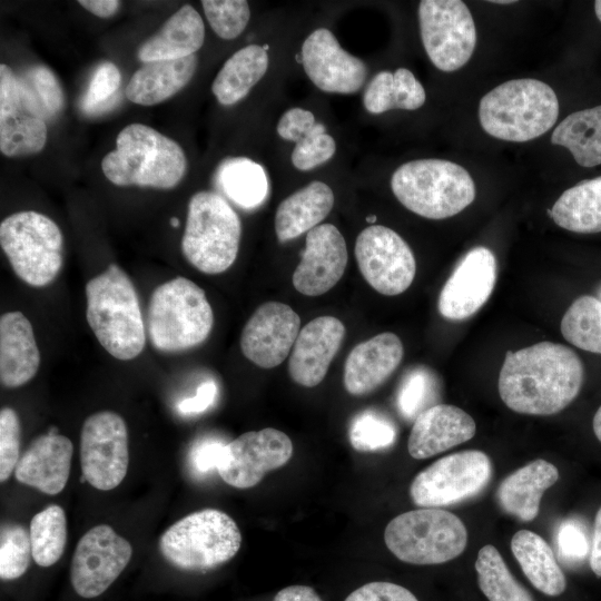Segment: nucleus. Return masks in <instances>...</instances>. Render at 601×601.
<instances>
[{"mask_svg":"<svg viewBox=\"0 0 601 601\" xmlns=\"http://www.w3.org/2000/svg\"><path fill=\"white\" fill-rule=\"evenodd\" d=\"M128 464V430L122 416L112 411L88 416L80 434V465L85 480L97 490H112L125 479Z\"/></svg>","mask_w":601,"mask_h":601,"instance_id":"nucleus-13","label":"nucleus"},{"mask_svg":"<svg viewBox=\"0 0 601 601\" xmlns=\"http://www.w3.org/2000/svg\"><path fill=\"white\" fill-rule=\"evenodd\" d=\"M205 26L198 11L183 6L162 27L138 48V59L146 63L190 57L204 45Z\"/></svg>","mask_w":601,"mask_h":601,"instance_id":"nucleus-27","label":"nucleus"},{"mask_svg":"<svg viewBox=\"0 0 601 601\" xmlns=\"http://www.w3.org/2000/svg\"><path fill=\"white\" fill-rule=\"evenodd\" d=\"M0 245L13 273L32 287H45L63 264V237L59 226L35 210L14 213L0 224Z\"/></svg>","mask_w":601,"mask_h":601,"instance_id":"nucleus-10","label":"nucleus"},{"mask_svg":"<svg viewBox=\"0 0 601 601\" xmlns=\"http://www.w3.org/2000/svg\"><path fill=\"white\" fill-rule=\"evenodd\" d=\"M404 354L400 337L391 332L357 344L344 366V386L352 395H365L381 386L397 368Z\"/></svg>","mask_w":601,"mask_h":601,"instance_id":"nucleus-25","label":"nucleus"},{"mask_svg":"<svg viewBox=\"0 0 601 601\" xmlns=\"http://www.w3.org/2000/svg\"><path fill=\"white\" fill-rule=\"evenodd\" d=\"M30 91L7 65H0V150L7 157L41 151L47 125Z\"/></svg>","mask_w":601,"mask_h":601,"instance_id":"nucleus-17","label":"nucleus"},{"mask_svg":"<svg viewBox=\"0 0 601 601\" xmlns=\"http://www.w3.org/2000/svg\"><path fill=\"white\" fill-rule=\"evenodd\" d=\"M561 228L579 234L601 231V176L578 183L548 210Z\"/></svg>","mask_w":601,"mask_h":601,"instance_id":"nucleus-34","label":"nucleus"},{"mask_svg":"<svg viewBox=\"0 0 601 601\" xmlns=\"http://www.w3.org/2000/svg\"><path fill=\"white\" fill-rule=\"evenodd\" d=\"M197 63L196 55L177 60L146 62L129 80L125 89L126 97L141 106L162 102L191 80Z\"/></svg>","mask_w":601,"mask_h":601,"instance_id":"nucleus-29","label":"nucleus"},{"mask_svg":"<svg viewBox=\"0 0 601 601\" xmlns=\"http://www.w3.org/2000/svg\"><path fill=\"white\" fill-rule=\"evenodd\" d=\"M511 550L535 589L550 597L564 592L565 577L551 546L539 534L529 530L518 531L512 536Z\"/></svg>","mask_w":601,"mask_h":601,"instance_id":"nucleus-32","label":"nucleus"},{"mask_svg":"<svg viewBox=\"0 0 601 601\" xmlns=\"http://www.w3.org/2000/svg\"><path fill=\"white\" fill-rule=\"evenodd\" d=\"M347 248L342 233L332 224L309 230L305 249L294 270L295 289L306 296H319L342 278L347 265Z\"/></svg>","mask_w":601,"mask_h":601,"instance_id":"nucleus-21","label":"nucleus"},{"mask_svg":"<svg viewBox=\"0 0 601 601\" xmlns=\"http://www.w3.org/2000/svg\"><path fill=\"white\" fill-rule=\"evenodd\" d=\"M226 443L213 436L201 437L190 447L188 462L197 476H206L217 471Z\"/></svg>","mask_w":601,"mask_h":601,"instance_id":"nucleus-49","label":"nucleus"},{"mask_svg":"<svg viewBox=\"0 0 601 601\" xmlns=\"http://www.w3.org/2000/svg\"><path fill=\"white\" fill-rule=\"evenodd\" d=\"M242 545L236 522L217 509L187 514L159 538L162 558L186 572H206L231 560Z\"/></svg>","mask_w":601,"mask_h":601,"instance_id":"nucleus-7","label":"nucleus"},{"mask_svg":"<svg viewBox=\"0 0 601 601\" xmlns=\"http://www.w3.org/2000/svg\"><path fill=\"white\" fill-rule=\"evenodd\" d=\"M277 132L283 139L295 142L292 162L299 170H311L326 162L336 151L335 140L325 126L302 108L287 110L277 124Z\"/></svg>","mask_w":601,"mask_h":601,"instance_id":"nucleus-31","label":"nucleus"},{"mask_svg":"<svg viewBox=\"0 0 601 601\" xmlns=\"http://www.w3.org/2000/svg\"><path fill=\"white\" fill-rule=\"evenodd\" d=\"M345 336L344 324L334 316H319L307 323L294 343L288 359L293 381L305 387L318 385Z\"/></svg>","mask_w":601,"mask_h":601,"instance_id":"nucleus-22","label":"nucleus"},{"mask_svg":"<svg viewBox=\"0 0 601 601\" xmlns=\"http://www.w3.org/2000/svg\"><path fill=\"white\" fill-rule=\"evenodd\" d=\"M29 533L33 561L42 568L53 565L67 543L65 510L58 504L46 506L31 519Z\"/></svg>","mask_w":601,"mask_h":601,"instance_id":"nucleus-39","label":"nucleus"},{"mask_svg":"<svg viewBox=\"0 0 601 601\" xmlns=\"http://www.w3.org/2000/svg\"><path fill=\"white\" fill-rule=\"evenodd\" d=\"M348 437L356 451L375 452L393 445L396 440V427L387 416L367 410L352 420Z\"/></svg>","mask_w":601,"mask_h":601,"instance_id":"nucleus-42","label":"nucleus"},{"mask_svg":"<svg viewBox=\"0 0 601 601\" xmlns=\"http://www.w3.org/2000/svg\"><path fill=\"white\" fill-rule=\"evenodd\" d=\"M479 588L489 601H534L510 572L497 549L484 545L475 561Z\"/></svg>","mask_w":601,"mask_h":601,"instance_id":"nucleus-38","label":"nucleus"},{"mask_svg":"<svg viewBox=\"0 0 601 601\" xmlns=\"http://www.w3.org/2000/svg\"><path fill=\"white\" fill-rule=\"evenodd\" d=\"M397 200L428 219H444L461 213L475 198L469 171L444 159H417L403 164L391 178Z\"/></svg>","mask_w":601,"mask_h":601,"instance_id":"nucleus-6","label":"nucleus"},{"mask_svg":"<svg viewBox=\"0 0 601 601\" xmlns=\"http://www.w3.org/2000/svg\"><path fill=\"white\" fill-rule=\"evenodd\" d=\"M215 179L225 196L243 209L257 208L268 194L264 168L249 158L225 159L219 164Z\"/></svg>","mask_w":601,"mask_h":601,"instance_id":"nucleus-37","label":"nucleus"},{"mask_svg":"<svg viewBox=\"0 0 601 601\" xmlns=\"http://www.w3.org/2000/svg\"><path fill=\"white\" fill-rule=\"evenodd\" d=\"M492 3H497V4H509V3H514L515 1L513 0H495V1H491Z\"/></svg>","mask_w":601,"mask_h":601,"instance_id":"nucleus-57","label":"nucleus"},{"mask_svg":"<svg viewBox=\"0 0 601 601\" xmlns=\"http://www.w3.org/2000/svg\"><path fill=\"white\" fill-rule=\"evenodd\" d=\"M86 318L100 345L115 358L130 361L146 344L136 288L127 273L109 264L85 288Z\"/></svg>","mask_w":601,"mask_h":601,"instance_id":"nucleus-2","label":"nucleus"},{"mask_svg":"<svg viewBox=\"0 0 601 601\" xmlns=\"http://www.w3.org/2000/svg\"><path fill=\"white\" fill-rule=\"evenodd\" d=\"M594 11H595L597 18H598L599 21L601 22V0H597V1L594 2Z\"/></svg>","mask_w":601,"mask_h":601,"instance_id":"nucleus-56","label":"nucleus"},{"mask_svg":"<svg viewBox=\"0 0 601 601\" xmlns=\"http://www.w3.org/2000/svg\"><path fill=\"white\" fill-rule=\"evenodd\" d=\"M40 366V352L33 328L19 311L0 317V382L16 388L30 382Z\"/></svg>","mask_w":601,"mask_h":601,"instance_id":"nucleus-26","label":"nucleus"},{"mask_svg":"<svg viewBox=\"0 0 601 601\" xmlns=\"http://www.w3.org/2000/svg\"><path fill=\"white\" fill-rule=\"evenodd\" d=\"M292 455L293 444L284 432L272 427L250 431L226 443L217 472L228 485L249 489L269 471L285 465Z\"/></svg>","mask_w":601,"mask_h":601,"instance_id":"nucleus-16","label":"nucleus"},{"mask_svg":"<svg viewBox=\"0 0 601 601\" xmlns=\"http://www.w3.org/2000/svg\"><path fill=\"white\" fill-rule=\"evenodd\" d=\"M78 3L99 18L114 16L120 7L117 0H79Z\"/></svg>","mask_w":601,"mask_h":601,"instance_id":"nucleus-54","label":"nucleus"},{"mask_svg":"<svg viewBox=\"0 0 601 601\" xmlns=\"http://www.w3.org/2000/svg\"><path fill=\"white\" fill-rule=\"evenodd\" d=\"M418 20L424 49L437 69L452 72L470 60L476 45V29L463 1L423 0Z\"/></svg>","mask_w":601,"mask_h":601,"instance_id":"nucleus-12","label":"nucleus"},{"mask_svg":"<svg viewBox=\"0 0 601 601\" xmlns=\"http://www.w3.org/2000/svg\"><path fill=\"white\" fill-rule=\"evenodd\" d=\"M300 61L311 81L325 92L354 93L366 80L365 63L345 51L325 28L314 30L306 38Z\"/></svg>","mask_w":601,"mask_h":601,"instance_id":"nucleus-20","label":"nucleus"},{"mask_svg":"<svg viewBox=\"0 0 601 601\" xmlns=\"http://www.w3.org/2000/svg\"><path fill=\"white\" fill-rule=\"evenodd\" d=\"M589 562L593 573L601 578V506L594 519Z\"/></svg>","mask_w":601,"mask_h":601,"instance_id":"nucleus-53","label":"nucleus"},{"mask_svg":"<svg viewBox=\"0 0 601 601\" xmlns=\"http://www.w3.org/2000/svg\"><path fill=\"white\" fill-rule=\"evenodd\" d=\"M334 200L331 187L317 180L285 198L275 214L278 240L286 243L317 227L332 210Z\"/></svg>","mask_w":601,"mask_h":601,"instance_id":"nucleus-30","label":"nucleus"},{"mask_svg":"<svg viewBox=\"0 0 601 601\" xmlns=\"http://www.w3.org/2000/svg\"><path fill=\"white\" fill-rule=\"evenodd\" d=\"M555 539L559 555L565 561L583 560L590 552L588 534L577 520L563 521L558 528Z\"/></svg>","mask_w":601,"mask_h":601,"instance_id":"nucleus-48","label":"nucleus"},{"mask_svg":"<svg viewBox=\"0 0 601 601\" xmlns=\"http://www.w3.org/2000/svg\"><path fill=\"white\" fill-rule=\"evenodd\" d=\"M559 480L552 463L539 459L506 476L497 489L502 509L521 521H532L540 510L543 493Z\"/></svg>","mask_w":601,"mask_h":601,"instance_id":"nucleus-28","label":"nucleus"},{"mask_svg":"<svg viewBox=\"0 0 601 601\" xmlns=\"http://www.w3.org/2000/svg\"><path fill=\"white\" fill-rule=\"evenodd\" d=\"M355 257L362 276L380 294H402L414 280V254L388 227L371 225L363 229L355 243Z\"/></svg>","mask_w":601,"mask_h":601,"instance_id":"nucleus-14","label":"nucleus"},{"mask_svg":"<svg viewBox=\"0 0 601 601\" xmlns=\"http://www.w3.org/2000/svg\"><path fill=\"white\" fill-rule=\"evenodd\" d=\"M170 224H171V226H174V227H178V225H179V219L176 218V217H173V218L170 219Z\"/></svg>","mask_w":601,"mask_h":601,"instance_id":"nucleus-58","label":"nucleus"},{"mask_svg":"<svg viewBox=\"0 0 601 601\" xmlns=\"http://www.w3.org/2000/svg\"><path fill=\"white\" fill-rule=\"evenodd\" d=\"M592 427L595 437L601 442V405L593 416Z\"/></svg>","mask_w":601,"mask_h":601,"instance_id":"nucleus-55","label":"nucleus"},{"mask_svg":"<svg viewBox=\"0 0 601 601\" xmlns=\"http://www.w3.org/2000/svg\"><path fill=\"white\" fill-rule=\"evenodd\" d=\"M560 329L570 344L601 354V302L591 295L578 297L564 313Z\"/></svg>","mask_w":601,"mask_h":601,"instance_id":"nucleus-40","label":"nucleus"},{"mask_svg":"<svg viewBox=\"0 0 601 601\" xmlns=\"http://www.w3.org/2000/svg\"><path fill=\"white\" fill-rule=\"evenodd\" d=\"M553 145L565 147L578 165H601V105L574 111L553 130Z\"/></svg>","mask_w":601,"mask_h":601,"instance_id":"nucleus-36","label":"nucleus"},{"mask_svg":"<svg viewBox=\"0 0 601 601\" xmlns=\"http://www.w3.org/2000/svg\"><path fill=\"white\" fill-rule=\"evenodd\" d=\"M120 82L121 75L115 63L110 61L100 63L80 100L81 110L88 115H96L111 108L117 101Z\"/></svg>","mask_w":601,"mask_h":601,"instance_id":"nucleus-45","label":"nucleus"},{"mask_svg":"<svg viewBox=\"0 0 601 601\" xmlns=\"http://www.w3.org/2000/svg\"><path fill=\"white\" fill-rule=\"evenodd\" d=\"M475 432L476 424L465 411L436 404L415 418L407 450L413 459H427L471 440Z\"/></svg>","mask_w":601,"mask_h":601,"instance_id":"nucleus-24","label":"nucleus"},{"mask_svg":"<svg viewBox=\"0 0 601 601\" xmlns=\"http://www.w3.org/2000/svg\"><path fill=\"white\" fill-rule=\"evenodd\" d=\"M439 382L434 372L417 366L402 378L396 393V406L401 415L412 421L427 408L436 405Z\"/></svg>","mask_w":601,"mask_h":601,"instance_id":"nucleus-41","label":"nucleus"},{"mask_svg":"<svg viewBox=\"0 0 601 601\" xmlns=\"http://www.w3.org/2000/svg\"><path fill=\"white\" fill-rule=\"evenodd\" d=\"M345 601H418L406 588L384 581L366 583L353 591Z\"/></svg>","mask_w":601,"mask_h":601,"instance_id":"nucleus-50","label":"nucleus"},{"mask_svg":"<svg viewBox=\"0 0 601 601\" xmlns=\"http://www.w3.org/2000/svg\"><path fill=\"white\" fill-rule=\"evenodd\" d=\"M387 549L401 561L430 565L459 556L467 543L464 523L453 513L423 508L395 516L384 531Z\"/></svg>","mask_w":601,"mask_h":601,"instance_id":"nucleus-9","label":"nucleus"},{"mask_svg":"<svg viewBox=\"0 0 601 601\" xmlns=\"http://www.w3.org/2000/svg\"><path fill=\"white\" fill-rule=\"evenodd\" d=\"M132 555L128 540L111 526L99 524L78 541L71 559L70 581L85 599L102 594L121 574Z\"/></svg>","mask_w":601,"mask_h":601,"instance_id":"nucleus-15","label":"nucleus"},{"mask_svg":"<svg viewBox=\"0 0 601 601\" xmlns=\"http://www.w3.org/2000/svg\"><path fill=\"white\" fill-rule=\"evenodd\" d=\"M491 474V460L484 452H456L421 471L410 486V495L416 505L424 508L456 504L483 491Z\"/></svg>","mask_w":601,"mask_h":601,"instance_id":"nucleus-11","label":"nucleus"},{"mask_svg":"<svg viewBox=\"0 0 601 601\" xmlns=\"http://www.w3.org/2000/svg\"><path fill=\"white\" fill-rule=\"evenodd\" d=\"M273 601H323V600L311 587L290 585L278 591Z\"/></svg>","mask_w":601,"mask_h":601,"instance_id":"nucleus-52","label":"nucleus"},{"mask_svg":"<svg viewBox=\"0 0 601 601\" xmlns=\"http://www.w3.org/2000/svg\"><path fill=\"white\" fill-rule=\"evenodd\" d=\"M201 6L211 29L225 40L237 38L250 18L248 2L244 0H203Z\"/></svg>","mask_w":601,"mask_h":601,"instance_id":"nucleus-44","label":"nucleus"},{"mask_svg":"<svg viewBox=\"0 0 601 601\" xmlns=\"http://www.w3.org/2000/svg\"><path fill=\"white\" fill-rule=\"evenodd\" d=\"M299 326L300 318L290 306L279 302L264 303L245 324L240 349L255 365L273 368L289 354Z\"/></svg>","mask_w":601,"mask_h":601,"instance_id":"nucleus-19","label":"nucleus"},{"mask_svg":"<svg viewBox=\"0 0 601 601\" xmlns=\"http://www.w3.org/2000/svg\"><path fill=\"white\" fill-rule=\"evenodd\" d=\"M73 444L65 435L49 432L35 439L14 470L18 482L49 495L60 493L69 479Z\"/></svg>","mask_w":601,"mask_h":601,"instance_id":"nucleus-23","label":"nucleus"},{"mask_svg":"<svg viewBox=\"0 0 601 601\" xmlns=\"http://www.w3.org/2000/svg\"><path fill=\"white\" fill-rule=\"evenodd\" d=\"M101 169L116 186L171 189L184 178L187 160L175 140L149 126L130 124L118 134L116 149L104 157Z\"/></svg>","mask_w":601,"mask_h":601,"instance_id":"nucleus-3","label":"nucleus"},{"mask_svg":"<svg viewBox=\"0 0 601 601\" xmlns=\"http://www.w3.org/2000/svg\"><path fill=\"white\" fill-rule=\"evenodd\" d=\"M497 276L494 254L484 246L469 250L445 282L439 296V312L451 321L474 315L490 298Z\"/></svg>","mask_w":601,"mask_h":601,"instance_id":"nucleus-18","label":"nucleus"},{"mask_svg":"<svg viewBox=\"0 0 601 601\" xmlns=\"http://www.w3.org/2000/svg\"><path fill=\"white\" fill-rule=\"evenodd\" d=\"M32 556L30 533L18 523H3L0 531V578L9 581L23 575Z\"/></svg>","mask_w":601,"mask_h":601,"instance_id":"nucleus-43","label":"nucleus"},{"mask_svg":"<svg viewBox=\"0 0 601 601\" xmlns=\"http://www.w3.org/2000/svg\"><path fill=\"white\" fill-rule=\"evenodd\" d=\"M559 116L554 90L545 82L521 78L503 82L480 100L479 119L494 138L523 142L550 130Z\"/></svg>","mask_w":601,"mask_h":601,"instance_id":"nucleus-4","label":"nucleus"},{"mask_svg":"<svg viewBox=\"0 0 601 601\" xmlns=\"http://www.w3.org/2000/svg\"><path fill=\"white\" fill-rule=\"evenodd\" d=\"M240 236V219L220 195L198 191L190 198L181 252L196 269L210 275L227 270L237 257Z\"/></svg>","mask_w":601,"mask_h":601,"instance_id":"nucleus-8","label":"nucleus"},{"mask_svg":"<svg viewBox=\"0 0 601 601\" xmlns=\"http://www.w3.org/2000/svg\"><path fill=\"white\" fill-rule=\"evenodd\" d=\"M21 424L11 407L0 411V482H6L20 459Z\"/></svg>","mask_w":601,"mask_h":601,"instance_id":"nucleus-47","label":"nucleus"},{"mask_svg":"<svg viewBox=\"0 0 601 601\" xmlns=\"http://www.w3.org/2000/svg\"><path fill=\"white\" fill-rule=\"evenodd\" d=\"M425 99V90L415 76L406 68H398L373 77L364 91L363 105L371 114H382L392 109L415 110Z\"/></svg>","mask_w":601,"mask_h":601,"instance_id":"nucleus-35","label":"nucleus"},{"mask_svg":"<svg viewBox=\"0 0 601 601\" xmlns=\"http://www.w3.org/2000/svg\"><path fill=\"white\" fill-rule=\"evenodd\" d=\"M267 68V50L257 45L246 46L226 60L213 81L211 91L219 104L235 105L248 95Z\"/></svg>","mask_w":601,"mask_h":601,"instance_id":"nucleus-33","label":"nucleus"},{"mask_svg":"<svg viewBox=\"0 0 601 601\" xmlns=\"http://www.w3.org/2000/svg\"><path fill=\"white\" fill-rule=\"evenodd\" d=\"M595 297L601 302V284L597 288V296Z\"/></svg>","mask_w":601,"mask_h":601,"instance_id":"nucleus-59","label":"nucleus"},{"mask_svg":"<svg viewBox=\"0 0 601 601\" xmlns=\"http://www.w3.org/2000/svg\"><path fill=\"white\" fill-rule=\"evenodd\" d=\"M214 325L211 306L201 287L178 276L157 286L149 299L147 331L159 352L178 353L204 343Z\"/></svg>","mask_w":601,"mask_h":601,"instance_id":"nucleus-5","label":"nucleus"},{"mask_svg":"<svg viewBox=\"0 0 601 601\" xmlns=\"http://www.w3.org/2000/svg\"><path fill=\"white\" fill-rule=\"evenodd\" d=\"M45 119L55 117L65 105L61 86L53 72L45 66H33L19 76Z\"/></svg>","mask_w":601,"mask_h":601,"instance_id":"nucleus-46","label":"nucleus"},{"mask_svg":"<svg viewBox=\"0 0 601 601\" xmlns=\"http://www.w3.org/2000/svg\"><path fill=\"white\" fill-rule=\"evenodd\" d=\"M217 393L216 383L206 381L198 386L194 397L186 398L178 404V410L183 414H199L213 405Z\"/></svg>","mask_w":601,"mask_h":601,"instance_id":"nucleus-51","label":"nucleus"},{"mask_svg":"<svg viewBox=\"0 0 601 601\" xmlns=\"http://www.w3.org/2000/svg\"><path fill=\"white\" fill-rule=\"evenodd\" d=\"M367 221H370V223H374V221H375V216H372V217H367Z\"/></svg>","mask_w":601,"mask_h":601,"instance_id":"nucleus-60","label":"nucleus"},{"mask_svg":"<svg viewBox=\"0 0 601 601\" xmlns=\"http://www.w3.org/2000/svg\"><path fill=\"white\" fill-rule=\"evenodd\" d=\"M583 378V363L573 349L540 342L505 353L497 390L503 403L516 413L552 415L575 400Z\"/></svg>","mask_w":601,"mask_h":601,"instance_id":"nucleus-1","label":"nucleus"}]
</instances>
